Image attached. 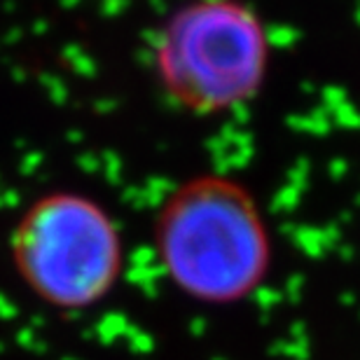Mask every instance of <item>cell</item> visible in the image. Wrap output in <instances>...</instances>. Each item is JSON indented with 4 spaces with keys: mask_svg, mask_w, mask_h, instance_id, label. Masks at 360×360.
<instances>
[{
    "mask_svg": "<svg viewBox=\"0 0 360 360\" xmlns=\"http://www.w3.org/2000/svg\"><path fill=\"white\" fill-rule=\"evenodd\" d=\"M157 87L178 110L218 117L250 103L271 66V35L246 0H185L157 28Z\"/></svg>",
    "mask_w": 360,
    "mask_h": 360,
    "instance_id": "2",
    "label": "cell"
},
{
    "mask_svg": "<svg viewBox=\"0 0 360 360\" xmlns=\"http://www.w3.org/2000/svg\"><path fill=\"white\" fill-rule=\"evenodd\" d=\"M153 248L169 283L206 307L246 302L267 281L271 232L239 180L201 174L169 192L155 215Z\"/></svg>",
    "mask_w": 360,
    "mask_h": 360,
    "instance_id": "1",
    "label": "cell"
},
{
    "mask_svg": "<svg viewBox=\"0 0 360 360\" xmlns=\"http://www.w3.org/2000/svg\"><path fill=\"white\" fill-rule=\"evenodd\" d=\"M124 253L122 227L110 211L75 190L40 194L10 236V260L24 288L66 314L110 297L124 274Z\"/></svg>",
    "mask_w": 360,
    "mask_h": 360,
    "instance_id": "3",
    "label": "cell"
}]
</instances>
